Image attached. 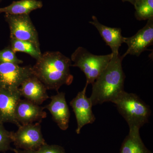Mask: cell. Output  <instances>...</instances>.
<instances>
[{"label":"cell","mask_w":153,"mask_h":153,"mask_svg":"<svg viewBox=\"0 0 153 153\" xmlns=\"http://www.w3.org/2000/svg\"><path fill=\"white\" fill-rule=\"evenodd\" d=\"M70 58L61 52H46L42 54L32 66L33 75L45 85L47 89L57 92L62 85H70L74 79L70 72Z\"/></svg>","instance_id":"cell-1"},{"label":"cell","mask_w":153,"mask_h":153,"mask_svg":"<svg viewBox=\"0 0 153 153\" xmlns=\"http://www.w3.org/2000/svg\"><path fill=\"white\" fill-rule=\"evenodd\" d=\"M123 60L119 54H113L108 66L92 84V93L89 98L93 106L112 102L124 91L125 75L122 65Z\"/></svg>","instance_id":"cell-2"},{"label":"cell","mask_w":153,"mask_h":153,"mask_svg":"<svg viewBox=\"0 0 153 153\" xmlns=\"http://www.w3.org/2000/svg\"><path fill=\"white\" fill-rule=\"evenodd\" d=\"M112 102L115 105L129 128L140 129L149 122L150 108L135 94L124 91Z\"/></svg>","instance_id":"cell-3"},{"label":"cell","mask_w":153,"mask_h":153,"mask_svg":"<svg viewBox=\"0 0 153 153\" xmlns=\"http://www.w3.org/2000/svg\"><path fill=\"white\" fill-rule=\"evenodd\" d=\"M112 56V53L103 55H93L85 48L78 47L71 55V60L74 62L71 66L79 68L85 74L86 83L92 85L108 66Z\"/></svg>","instance_id":"cell-4"},{"label":"cell","mask_w":153,"mask_h":153,"mask_svg":"<svg viewBox=\"0 0 153 153\" xmlns=\"http://www.w3.org/2000/svg\"><path fill=\"white\" fill-rule=\"evenodd\" d=\"M4 18L10 27V38L30 42L41 51L38 32L29 14H5Z\"/></svg>","instance_id":"cell-5"},{"label":"cell","mask_w":153,"mask_h":153,"mask_svg":"<svg viewBox=\"0 0 153 153\" xmlns=\"http://www.w3.org/2000/svg\"><path fill=\"white\" fill-rule=\"evenodd\" d=\"M41 123L21 125L16 131H12V141L16 149L34 150L47 143L41 131Z\"/></svg>","instance_id":"cell-6"},{"label":"cell","mask_w":153,"mask_h":153,"mask_svg":"<svg viewBox=\"0 0 153 153\" xmlns=\"http://www.w3.org/2000/svg\"><path fill=\"white\" fill-rule=\"evenodd\" d=\"M33 75L32 66H21L14 63H0V88L13 90Z\"/></svg>","instance_id":"cell-7"},{"label":"cell","mask_w":153,"mask_h":153,"mask_svg":"<svg viewBox=\"0 0 153 153\" xmlns=\"http://www.w3.org/2000/svg\"><path fill=\"white\" fill-rule=\"evenodd\" d=\"M86 83L82 91H79L74 99L71 100L70 105L72 107L76 117L77 128L76 132L80 134L81 129L88 124L93 123L96 118L92 111L93 106L90 98L86 95L88 85Z\"/></svg>","instance_id":"cell-8"},{"label":"cell","mask_w":153,"mask_h":153,"mask_svg":"<svg viewBox=\"0 0 153 153\" xmlns=\"http://www.w3.org/2000/svg\"><path fill=\"white\" fill-rule=\"evenodd\" d=\"M124 43L127 44L128 48L122 56L123 59L128 55L138 57L143 52L148 50V47L153 45V19L148 20L146 26L134 36L124 37Z\"/></svg>","instance_id":"cell-9"},{"label":"cell","mask_w":153,"mask_h":153,"mask_svg":"<svg viewBox=\"0 0 153 153\" xmlns=\"http://www.w3.org/2000/svg\"><path fill=\"white\" fill-rule=\"evenodd\" d=\"M22 97L20 88L13 90L0 88V123L21 125L16 120L15 111Z\"/></svg>","instance_id":"cell-10"},{"label":"cell","mask_w":153,"mask_h":153,"mask_svg":"<svg viewBox=\"0 0 153 153\" xmlns=\"http://www.w3.org/2000/svg\"><path fill=\"white\" fill-rule=\"evenodd\" d=\"M51 102L44 107L49 111L52 118L62 130L68 129L70 120V112L64 92H57V94L50 97Z\"/></svg>","instance_id":"cell-11"},{"label":"cell","mask_w":153,"mask_h":153,"mask_svg":"<svg viewBox=\"0 0 153 153\" xmlns=\"http://www.w3.org/2000/svg\"><path fill=\"white\" fill-rule=\"evenodd\" d=\"M44 109V107L39 106L27 100L21 99L15 111L16 120L21 125L33 123L34 122H41L47 117Z\"/></svg>","instance_id":"cell-12"},{"label":"cell","mask_w":153,"mask_h":153,"mask_svg":"<svg viewBox=\"0 0 153 153\" xmlns=\"http://www.w3.org/2000/svg\"><path fill=\"white\" fill-rule=\"evenodd\" d=\"M22 96L33 103L40 105L49 98L45 85L34 75L28 77L20 87Z\"/></svg>","instance_id":"cell-13"},{"label":"cell","mask_w":153,"mask_h":153,"mask_svg":"<svg viewBox=\"0 0 153 153\" xmlns=\"http://www.w3.org/2000/svg\"><path fill=\"white\" fill-rule=\"evenodd\" d=\"M89 23L98 30L106 45L110 47L112 54H119V49L124 43V37L122 35L121 29L105 26L100 23L95 16H92V21Z\"/></svg>","instance_id":"cell-14"},{"label":"cell","mask_w":153,"mask_h":153,"mask_svg":"<svg viewBox=\"0 0 153 153\" xmlns=\"http://www.w3.org/2000/svg\"><path fill=\"white\" fill-rule=\"evenodd\" d=\"M140 129L137 128H129L128 134L122 144L120 153H152L143 143Z\"/></svg>","instance_id":"cell-15"},{"label":"cell","mask_w":153,"mask_h":153,"mask_svg":"<svg viewBox=\"0 0 153 153\" xmlns=\"http://www.w3.org/2000/svg\"><path fill=\"white\" fill-rule=\"evenodd\" d=\"M43 3L38 0H20L14 1L10 5L0 8V14L4 13L11 15L30 14L33 11L41 8Z\"/></svg>","instance_id":"cell-16"},{"label":"cell","mask_w":153,"mask_h":153,"mask_svg":"<svg viewBox=\"0 0 153 153\" xmlns=\"http://www.w3.org/2000/svg\"><path fill=\"white\" fill-rule=\"evenodd\" d=\"M10 47L15 52H25L36 60L41 57L42 53L38 51L34 45L30 42L10 38Z\"/></svg>","instance_id":"cell-17"},{"label":"cell","mask_w":153,"mask_h":153,"mask_svg":"<svg viewBox=\"0 0 153 153\" xmlns=\"http://www.w3.org/2000/svg\"><path fill=\"white\" fill-rule=\"evenodd\" d=\"M135 16L139 21L153 19V0H136Z\"/></svg>","instance_id":"cell-18"},{"label":"cell","mask_w":153,"mask_h":153,"mask_svg":"<svg viewBox=\"0 0 153 153\" xmlns=\"http://www.w3.org/2000/svg\"><path fill=\"white\" fill-rule=\"evenodd\" d=\"M15 153H66L63 147L56 145H43L40 148L34 150H24L18 149H13Z\"/></svg>","instance_id":"cell-19"},{"label":"cell","mask_w":153,"mask_h":153,"mask_svg":"<svg viewBox=\"0 0 153 153\" xmlns=\"http://www.w3.org/2000/svg\"><path fill=\"white\" fill-rule=\"evenodd\" d=\"M12 131L6 130L4 123H0V152H5L7 151H13L11 143H13L12 139Z\"/></svg>","instance_id":"cell-20"},{"label":"cell","mask_w":153,"mask_h":153,"mask_svg":"<svg viewBox=\"0 0 153 153\" xmlns=\"http://www.w3.org/2000/svg\"><path fill=\"white\" fill-rule=\"evenodd\" d=\"M9 63L19 65L23 63L22 60L19 59L16 52L11 49L10 46L0 50V63Z\"/></svg>","instance_id":"cell-21"},{"label":"cell","mask_w":153,"mask_h":153,"mask_svg":"<svg viewBox=\"0 0 153 153\" xmlns=\"http://www.w3.org/2000/svg\"><path fill=\"white\" fill-rule=\"evenodd\" d=\"M136 1V0H122L123 2L128 1V2L131 3L133 5H134L135 2Z\"/></svg>","instance_id":"cell-22"},{"label":"cell","mask_w":153,"mask_h":153,"mask_svg":"<svg viewBox=\"0 0 153 153\" xmlns=\"http://www.w3.org/2000/svg\"><path fill=\"white\" fill-rule=\"evenodd\" d=\"M1 1H2V0H0V2H1Z\"/></svg>","instance_id":"cell-23"}]
</instances>
